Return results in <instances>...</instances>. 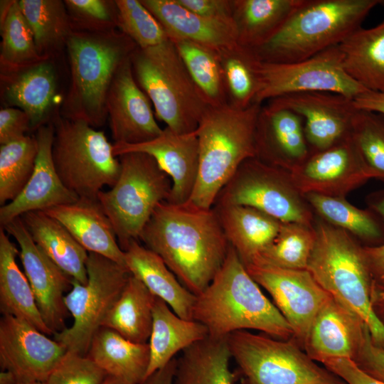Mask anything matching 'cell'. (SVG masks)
Here are the masks:
<instances>
[{
	"label": "cell",
	"mask_w": 384,
	"mask_h": 384,
	"mask_svg": "<svg viewBox=\"0 0 384 384\" xmlns=\"http://www.w3.org/2000/svg\"><path fill=\"white\" fill-rule=\"evenodd\" d=\"M18 384H48L46 381H33L27 383H21Z\"/></svg>",
	"instance_id": "cell-59"
},
{
	"label": "cell",
	"mask_w": 384,
	"mask_h": 384,
	"mask_svg": "<svg viewBox=\"0 0 384 384\" xmlns=\"http://www.w3.org/2000/svg\"><path fill=\"white\" fill-rule=\"evenodd\" d=\"M186 9L200 16L217 19H232L234 0H176Z\"/></svg>",
	"instance_id": "cell-51"
},
{
	"label": "cell",
	"mask_w": 384,
	"mask_h": 384,
	"mask_svg": "<svg viewBox=\"0 0 384 384\" xmlns=\"http://www.w3.org/2000/svg\"><path fill=\"white\" fill-rule=\"evenodd\" d=\"M353 361L365 373L384 383V347L373 342L369 330Z\"/></svg>",
	"instance_id": "cell-48"
},
{
	"label": "cell",
	"mask_w": 384,
	"mask_h": 384,
	"mask_svg": "<svg viewBox=\"0 0 384 384\" xmlns=\"http://www.w3.org/2000/svg\"><path fill=\"white\" fill-rule=\"evenodd\" d=\"M218 50L224 75L228 105L243 110L257 103L261 77L260 60L255 52L238 43Z\"/></svg>",
	"instance_id": "cell-39"
},
{
	"label": "cell",
	"mask_w": 384,
	"mask_h": 384,
	"mask_svg": "<svg viewBox=\"0 0 384 384\" xmlns=\"http://www.w3.org/2000/svg\"><path fill=\"white\" fill-rule=\"evenodd\" d=\"M307 270L334 299L366 324L373 342L384 347V326L372 306L375 281L363 245L349 233L320 218Z\"/></svg>",
	"instance_id": "cell-3"
},
{
	"label": "cell",
	"mask_w": 384,
	"mask_h": 384,
	"mask_svg": "<svg viewBox=\"0 0 384 384\" xmlns=\"http://www.w3.org/2000/svg\"><path fill=\"white\" fill-rule=\"evenodd\" d=\"M66 46L71 84L64 103L66 118L103 124L106 101L113 78L137 48L124 33L71 32Z\"/></svg>",
	"instance_id": "cell-6"
},
{
	"label": "cell",
	"mask_w": 384,
	"mask_h": 384,
	"mask_svg": "<svg viewBox=\"0 0 384 384\" xmlns=\"http://www.w3.org/2000/svg\"><path fill=\"white\" fill-rule=\"evenodd\" d=\"M350 137L369 178L384 181V114L357 109Z\"/></svg>",
	"instance_id": "cell-44"
},
{
	"label": "cell",
	"mask_w": 384,
	"mask_h": 384,
	"mask_svg": "<svg viewBox=\"0 0 384 384\" xmlns=\"http://www.w3.org/2000/svg\"><path fill=\"white\" fill-rule=\"evenodd\" d=\"M57 341L22 319L3 315L0 319V366L18 383L47 381L66 353Z\"/></svg>",
	"instance_id": "cell-15"
},
{
	"label": "cell",
	"mask_w": 384,
	"mask_h": 384,
	"mask_svg": "<svg viewBox=\"0 0 384 384\" xmlns=\"http://www.w3.org/2000/svg\"><path fill=\"white\" fill-rule=\"evenodd\" d=\"M118 158V179L110 190L99 193L97 201L124 250L132 241H139L156 207L168 201L172 181L155 159L146 154L131 152Z\"/></svg>",
	"instance_id": "cell-8"
},
{
	"label": "cell",
	"mask_w": 384,
	"mask_h": 384,
	"mask_svg": "<svg viewBox=\"0 0 384 384\" xmlns=\"http://www.w3.org/2000/svg\"><path fill=\"white\" fill-rule=\"evenodd\" d=\"M260 287L230 246L211 282L196 296L193 320L203 324L213 338L252 329L275 338L290 339L292 329Z\"/></svg>",
	"instance_id": "cell-2"
},
{
	"label": "cell",
	"mask_w": 384,
	"mask_h": 384,
	"mask_svg": "<svg viewBox=\"0 0 384 384\" xmlns=\"http://www.w3.org/2000/svg\"><path fill=\"white\" fill-rule=\"evenodd\" d=\"M20 218L36 244L58 267L72 279L87 283L89 252L60 223L41 211Z\"/></svg>",
	"instance_id": "cell-28"
},
{
	"label": "cell",
	"mask_w": 384,
	"mask_h": 384,
	"mask_svg": "<svg viewBox=\"0 0 384 384\" xmlns=\"http://www.w3.org/2000/svg\"><path fill=\"white\" fill-rule=\"evenodd\" d=\"M131 152H141L153 157L160 169L171 179L172 188L168 202H187L196 186L199 167V147L197 134L177 133L169 127L163 129L156 138L143 143L113 144L117 157Z\"/></svg>",
	"instance_id": "cell-20"
},
{
	"label": "cell",
	"mask_w": 384,
	"mask_h": 384,
	"mask_svg": "<svg viewBox=\"0 0 384 384\" xmlns=\"http://www.w3.org/2000/svg\"><path fill=\"white\" fill-rule=\"evenodd\" d=\"M368 330L358 315L331 297L314 318L303 349L319 363L330 358L353 361Z\"/></svg>",
	"instance_id": "cell-23"
},
{
	"label": "cell",
	"mask_w": 384,
	"mask_h": 384,
	"mask_svg": "<svg viewBox=\"0 0 384 384\" xmlns=\"http://www.w3.org/2000/svg\"><path fill=\"white\" fill-rule=\"evenodd\" d=\"M302 0H234L237 43L256 49L272 38Z\"/></svg>",
	"instance_id": "cell-32"
},
{
	"label": "cell",
	"mask_w": 384,
	"mask_h": 384,
	"mask_svg": "<svg viewBox=\"0 0 384 384\" xmlns=\"http://www.w3.org/2000/svg\"><path fill=\"white\" fill-rule=\"evenodd\" d=\"M315 240L314 224L282 223L275 238L253 264L306 270Z\"/></svg>",
	"instance_id": "cell-41"
},
{
	"label": "cell",
	"mask_w": 384,
	"mask_h": 384,
	"mask_svg": "<svg viewBox=\"0 0 384 384\" xmlns=\"http://www.w3.org/2000/svg\"><path fill=\"white\" fill-rule=\"evenodd\" d=\"M357 109L384 114V92L368 91L353 99Z\"/></svg>",
	"instance_id": "cell-53"
},
{
	"label": "cell",
	"mask_w": 384,
	"mask_h": 384,
	"mask_svg": "<svg viewBox=\"0 0 384 384\" xmlns=\"http://www.w3.org/2000/svg\"><path fill=\"white\" fill-rule=\"evenodd\" d=\"M41 212L60 223L88 252L102 255L126 267L124 251L97 199L79 198L74 203Z\"/></svg>",
	"instance_id": "cell-24"
},
{
	"label": "cell",
	"mask_w": 384,
	"mask_h": 384,
	"mask_svg": "<svg viewBox=\"0 0 384 384\" xmlns=\"http://www.w3.org/2000/svg\"><path fill=\"white\" fill-rule=\"evenodd\" d=\"M304 195L344 197L370 179L349 136L334 146L311 153L290 172Z\"/></svg>",
	"instance_id": "cell-18"
},
{
	"label": "cell",
	"mask_w": 384,
	"mask_h": 384,
	"mask_svg": "<svg viewBox=\"0 0 384 384\" xmlns=\"http://www.w3.org/2000/svg\"><path fill=\"white\" fill-rule=\"evenodd\" d=\"M255 142V158L289 172L310 154L303 118L268 101L257 115Z\"/></svg>",
	"instance_id": "cell-21"
},
{
	"label": "cell",
	"mask_w": 384,
	"mask_h": 384,
	"mask_svg": "<svg viewBox=\"0 0 384 384\" xmlns=\"http://www.w3.org/2000/svg\"><path fill=\"white\" fill-rule=\"evenodd\" d=\"M1 228L18 244L24 273L44 323L53 334L61 331L68 312L65 293L71 289L72 279L36 244L21 218Z\"/></svg>",
	"instance_id": "cell-16"
},
{
	"label": "cell",
	"mask_w": 384,
	"mask_h": 384,
	"mask_svg": "<svg viewBox=\"0 0 384 384\" xmlns=\"http://www.w3.org/2000/svg\"><path fill=\"white\" fill-rule=\"evenodd\" d=\"M305 198L313 211L328 223L352 235L365 246L384 242V226L369 208L356 207L344 197L306 193Z\"/></svg>",
	"instance_id": "cell-37"
},
{
	"label": "cell",
	"mask_w": 384,
	"mask_h": 384,
	"mask_svg": "<svg viewBox=\"0 0 384 384\" xmlns=\"http://www.w3.org/2000/svg\"><path fill=\"white\" fill-rule=\"evenodd\" d=\"M107 375L87 356L67 351L46 382L48 384H101Z\"/></svg>",
	"instance_id": "cell-46"
},
{
	"label": "cell",
	"mask_w": 384,
	"mask_h": 384,
	"mask_svg": "<svg viewBox=\"0 0 384 384\" xmlns=\"http://www.w3.org/2000/svg\"><path fill=\"white\" fill-rule=\"evenodd\" d=\"M53 159L63 184L79 198L97 199L105 186L112 187L120 161L104 132L85 122L57 116Z\"/></svg>",
	"instance_id": "cell-9"
},
{
	"label": "cell",
	"mask_w": 384,
	"mask_h": 384,
	"mask_svg": "<svg viewBox=\"0 0 384 384\" xmlns=\"http://www.w3.org/2000/svg\"><path fill=\"white\" fill-rule=\"evenodd\" d=\"M0 384H18L15 376L9 371L1 370Z\"/></svg>",
	"instance_id": "cell-57"
},
{
	"label": "cell",
	"mask_w": 384,
	"mask_h": 384,
	"mask_svg": "<svg viewBox=\"0 0 384 384\" xmlns=\"http://www.w3.org/2000/svg\"><path fill=\"white\" fill-rule=\"evenodd\" d=\"M75 17L85 21L107 26L111 23L117 24L114 19L109 4L102 0H66L64 1Z\"/></svg>",
	"instance_id": "cell-47"
},
{
	"label": "cell",
	"mask_w": 384,
	"mask_h": 384,
	"mask_svg": "<svg viewBox=\"0 0 384 384\" xmlns=\"http://www.w3.org/2000/svg\"><path fill=\"white\" fill-rule=\"evenodd\" d=\"M380 0H302L279 31L252 50L260 60L292 63L338 46Z\"/></svg>",
	"instance_id": "cell-4"
},
{
	"label": "cell",
	"mask_w": 384,
	"mask_h": 384,
	"mask_svg": "<svg viewBox=\"0 0 384 384\" xmlns=\"http://www.w3.org/2000/svg\"><path fill=\"white\" fill-rule=\"evenodd\" d=\"M214 205L252 207L282 223H314L313 210L290 172L255 157L239 166L218 194Z\"/></svg>",
	"instance_id": "cell-12"
},
{
	"label": "cell",
	"mask_w": 384,
	"mask_h": 384,
	"mask_svg": "<svg viewBox=\"0 0 384 384\" xmlns=\"http://www.w3.org/2000/svg\"><path fill=\"white\" fill-rule=\"evenodd\" d=\"M1 6V68L16 73L46 60L37 49L34 36L18 1H3Z\"/></svg>",
	"instance_id": "cell-40"
},
{
	"label": "cell",
	"mask_w": 384,
	"mask_h": 384,
	"mask_svg": "<svg viewBox=\"0 0 384 384\" xmlns=\"http://www.w3.org/2000/svg\"><path fill=\"white\" fill-rule=\"evenodd\" d=\"M363 250L375 282L384 285V242L374 246L363 245Z\"/></svg>",
	"instance_id": "cell-52"
},
{
	"label": "cell",
	"mask_w": 384,
	"mask_h": 384,
	"mask_svg": "<svg viewBox=\"0 0 384 384\" xmlns=\"http://www.w3.org/2000/svg\"><path fill=\"white\" fill-rule=\"evenodd\" d=\"M321 363L346 384H384L365 373L349 358H330Z\"/></svg>",
	"instance_id": "cell-50"
},
{
	"label": "cell",
	"mask_w": 384,
	"mask_h": 384,
	"mask_svg": "<svg viewBox=\"0 0 384 384\" xmlns=\"http://www.w3.org/2000/svg\"><path fill=\"white\" fill-rule=\"evenodd\" d=\"M131 56L116 72L107 97V113L114 143H143L156 138L163 130L149 98L135 80Z\"/></svg>",
	"instance_id": "cell-19"
},
{
	"label": "cell",
	"mask_w": 384,
	"mask_h": 384,
	"mask_svg": "<svg viewBox=\"0 0 384 384\" xmlns=\"http://www.w3.org/2000/svg\"><path fill=\"white\" fill-rule=\"evenodd\" d=\"M136 81L149 98L156 117L177 133L198 128L210 107L193 83L174 43L137 48L131 56Z\"/></svg>",
	"instance_id": "cell-7"
},
{
	"label": "cell",
	"mask_w": 384,
	"mask_h": 384,
	"mask_svg": "<svg viewBox=\"0 0 384 384\" xmlns=\"http://www.w3.org/2000/svg\"><path fill=\"white\" fill-rule=\"evenodd\" d=\"M245 267L252 278L271 295L274 304L292 329V338L303 349L314 318L331 296L307 270L257 264Z\"/></svg>",
	"instance_id": "cell-14"
},
{
	"label": "cell",
	"mask_w": 384,
	"mask_h": 384,
	"mask_svg": "<svg viewBox=\"0 0 384 384\" xmlns=\"http://www.w3.org/2000/svg\"><path fill=\"white\" fill-rule=\"evenodd\" d=\"M139 240L157 254L196 296L211 282L230 247L213 208H203L188 201L161 203Z\"/></svg>",
	"instance_id": "cell-1"
},
{
	"label": "cell",
	"mask_w": 384,
	"mask_h": 384,
	"mask_svg": "<svg viewBox=\"0 0 384 384\" xmlns=\"http://www.w3.org/2000/svg\"><path fill=\"white\" fill-rule=\"evenodd\" d=\"M196 87L210 107L228 105L227 91L218 50L187 40H171Z\"/></svg>",
	"instance_id": "cell-38"
},
{
	"label": "cell",
	"mask_w": 384,
	"mask_h": 384,
	"mask_svg": "<svg viewBox=\"0 0 384 384\" xmlns=\"http://www.w3.org/2000/svg\"><path fill=\"white\" fill-rule=\"evenodd\" d=\"M20 9L34 36L39 54H47L66 43L70 34L64 4L58 0H20Z\"/></svg>",
	"instance_id": "cell-42"
},
{
	"label": "cell",
	"mask_w": 384,
	"mask_h": 384,
	"mask_svg": "<svg viewBox=\"0 0 384 384\" xmlns=\"http://www.w3.org/2000/svg\"><path fill=\"white\" fill-rule=\"evenodd\" d=\"M117 25L139 48L161 44L169 38L153 14L138 0L114 1Z\"/></svg>",
	"instance_id": "cell-45"
},
{
	"label": "cell",
	"mask_w": 384,
	"mask_h": 384,
	"mask_svg": "<svg viewBox=\"0 0 384 384\" xmlns=\"http://www.w3.org/2000/svg\"><path fill=\"white\" fill-rule=\"evenodd\" d=\"M226 340L242 384H346L318 365L292 338L277 339L242 330Z\"/></svg>",
	"instance_id": "cell-10"
},
{
	"label": "cell",
	"mask_w": 384,
	"mask_h": 384,
	"mask_svg": "<svg viewBox=\"0 0 384 384\" xmlns=\"http://www.w3.org/2000/svg\"><path fill=\"white\" fill-rule=\"evenodd\" d=\"M19 250L6 231L0 228V310L26 320L43 333H53L44 323L30 283L20 270L16 257Z\"/></svg>",
	"instance_id": "cell-31"
},
{
	"label": "cell",
	"mask_w": 384,
	"mask_h": 384,
	"mask_svg": "<svg viewBox=\"0 0 384 384\" xmlns=\"http://www.w3.org/2000/svg\"><path fill=\"white\" fill-rule=\"evenodd\" d=\"M5 89L7 102L24 111L31 128L44 125L55 103L56 80L53 66L46 60L16 73Z\"/></svg>",
	"instance_id": "cell-34"
},
{
	"label": "cell",
	"mask_w": 384,
	"mask_h": 384,
	"mask_svg": "<svg viewBox=\"0 0 384 384\" xmlns=\"http://www.w3.org/2000/svg\"><path fill=\"white\" fill-rule=\"evenodd\" d=\"M124 251L125 265L131 274L179 317L193 320L196 296L181 283L164 260L138 240L132 241Z\"/></svg>",
	"instance_id": "cell-27"
},
{
	"label": "cell",
	"mask_w": 384,
	"mask_h": 384,
	"mask_svg": "<svg viewBox=\"0 0 384 384\" xmlns=\"http://www.w3.org/2000/svg\"><path fill=\"white\" fill-rule=\"evenodd\" d=\"M38 142L28 135L0 146V204L15 199L34 170Z\"/></svg>",
	"instance_id": "cell-43"
},
{
	"label": "cell",
	"mask_w": 384,
	"mask_h": 384,
	"mask_svg": "<svg viewBox=\"0 0 384 384\" xmlns=\"http://www.w3.org/2000/svg\"><path fill=\"white\" fill-rule=\"evenodd\" d=\"M156 298L140 280L131 274L102 326L115 331L131 341L148 343Z\"/></svg>",
	"instance_id": "cell-36"
},
{
	"label": "cell",
	"mask_w": 384,
	"mask_h": 384,
	"mask_svg": "<svg viewBox=\"0 0 384 384\" xmlns=\"http://www.w3.org/2000/svg\"><path fill=\"white\" fill-rule=\"evenodd\" d=\"M261 88L256 102L299 92H327L355 98L368 92L345 71L338 46L292 63L260 60Z\"/></svg>",
	"instance_id": "cell-13"
},
{
	"label": "cell",
	"mask_w": 384,
	"mask_h": 384,
	"mask_svg": "<svg viewBox=\"0 0 384 384\" xmlns=\"http://www.w3.org/2000/svg\"><path fill=\"white\" fill-rule=\"evenodd\" d=\"M86 268L87 283L72 279V287L64 297L73 323L54 334V339L68 351L83 356L131 275L125 266L92 252H89Z\"/></svg>",
	"instance_id": "cell-11"
},
{
	"label": "cell",
	"mask_w": 384,
	"mask_h": 384,
	"mask_svg": "<svg viewBox=\"0 0 384 384\" xmlns=\"http://www.w3.org/2000/svg\"><path fill=\"white\" fill-rule=\"evenodd\" d=\"M161 24L170 40H187L216 49L237 43L233 19L196 14L176 0H140Z\"/></svg>",
	"instance_id": "cell-25"
},
{
	"label": "cell",
	"mask_w": 384,
	"mask_h": 384,
	"mask_svg": "<svg viewBox=\"0 0 384 384\" xmlns=\"http://www.w3.org/2000/svg\"><path fill=\"white\" fill-rule=\"evenodd\" d=\"M338 47L346 73L368 90L384 92V19L358 28Z\"/></svg>",
	"instance_id": "cell-33"
},
{
	"label": "cell",
	"mask_w": 384,
	"mask_h": 384,
	"mask_svg": "<svg viewBox=\"0 0 384 384\" xmlns=\"http://www.w3.org/2000/svg\"><path fill=\"white\" fill-rule=\"evenodd\" d=\"M86 356L109 375L132 384H142L146 378L149 343L131 341L111 329H99Z\"/></svg>",
	"instance_id": "cell-30"
},
{
	"label": "cell",
	"mask_w": 384,
	"mask_h": 384,
	"mask_svg": "<svg viewBox=\"0 0 384 384\" xmlns=\"http://www.w3.org/2000/svg\"><path fill=\"white\" fill-rule=\"evenodd\" d=\"M224 234L245 266L253 264L277 236L282 222L252 207L213 206Z\"/></svg>",
	"instance_id": "cell-26"
},
{
	"label": "cell",
	"mask_w": 384,
	"mask_h": 384,
	"mask_svg": "<svg viewBox=\"0 0 384 384\" xmlns=\"http://www.w3.org/2000/svg\"><path fill=\"white\" fill-rule=\"evenodd\" d=\"M369 209L378 218L384 226V192L374 194L368 201Z\"/></svg>",
	"instance_id": "cell-56"
},
{
	"label": "cell",
	"mask_w": 384,
	"mask_h": 384,
	"mask_svg": "<svg viewBox=\"0 0 384 384\" xmlns=\"http://www.w3.org/2000/svg\"><path fill=\"white\" fill-rule=\"evenodd\" d=\"M29 129H31L29 117L22 110L9 107L0 110L1 145L25 137Z\"/></svg>",
	"instance_id": "cell-49"
},
{
	"label": "cell",
	"mask_w": 384,
	"mask_h": 384,
	"mask_svg": "<svg viewBox=\"0 0 384 384\" xmlns=\"http://www.w3.org/2000/svg\"><path fill=\"white\" fill-rule=\"evenodd\" d=\"M372 306L377 318L384 326V285L375 282L372 294Z\"/></svg>",
	"instance_id": "cell-55"
},
{
	"label": "cell",
	"mask_w": 384,
	"mask_h": 384,
	"mask_svg": "<svg viewBox=\"0 0 384 384\" xmlns=\"http://www.w3.org/2000/svg\"><path fill=\"white\" fill-rule=\"evenodd\" d=\"M36 138L38 154L33 172L19 195L1 206V227L25 213L44 211L79 199L63 184L55 167L52 152L54 127L52 124L40 127Z\"/></svg>",
	"instance_id": "cell-22"
},
{
	"label": "cell",
	"mask_w": 384,
	"mask_h": 384,
	"mask_svg": "<svg viewBox=\"0 0 384 384\" xmlns=\"http://www.w3.org/2000/svg\"><path fill=\"white\" fill-rule=\"evenodd\" d=\"M177 358L147 377L142 384H173Z\"/></svg>",
	"instance_id": "cell-54"
},
{
	"label": "cell",
	"mask_w": 384,
	"mask_h": 384,
	"mask_svg": "<svg viewBox=\"0 0 384 384\" xmlns=\"http://www.w3.org/2000/svg\"><path fill=\"white\" fill-rule=\"evenodd\" d=\"M230 359L226 338L208 336L181 352L173 384H234Z\"/></svg>",
	"instance_id": "cell-35"
},
{
	"label": "cell",
	"mask_w": 384,
	"mask_h": 384,
	"mask_svg": "<svg viewBox=\"0 0 384 384\" xmlns=\"http://www.w3.org/2000/svg\"><path fill=\"white\" fill-rule=\"evenodd\" d=\"M262 105L254 103L243 110L225 105L207 110L196 130L199 167L188 202L212 208L218 194L239 166L255 157V127Z\"/></svg>",
	"instance_id": "cell-5"
},
{
	"label": "cell",
	"mask_w": 384,
	"mask_h": 384,
	"mask_svg": "<svg viewBox=\"0 0 384 384\" xmlns=\"http://www.w3.org/2000/svg\"><path fill=\"white\" fill-rule=\"evenodd\" d=\"M101 384H132L122 379L107 375Z\"/></svg>",
	"instance_id": "cell-58"
},
{
	"label": "cell",
	"mask_w": 384,
	"mask_h": 384,
	"mask_svg": "<svg viewBox=\"0 0 384 384\" xmlns=\"http://www.w3.org/2000/svg\"><path fill=\"white\" fill-rule=\"evenodd\" d=\"M208 336V329L203 324L179 317L164 300L156 297L148 343L150 356L146 378L165 366L177 353Z\"/></svg>",
	"instance_id": "cell-29"
},
{
	"label": "cell",
	"mask_w": 384,
	"mask_h": 384,
	"mask_svg": "<svg viewBox=\"0 0 384 384\" xmlns=\"http://www.w3.org/2000/svg\"><path fill=\"white\" fill-rule=\"evenodd\" d=\"M268 102L303 118L310 154L326 149L348 137L357 110L353 98L327 92L294 93Z\"/></svg>",
	"instance_id": "cell-17"
}]
</instances>
